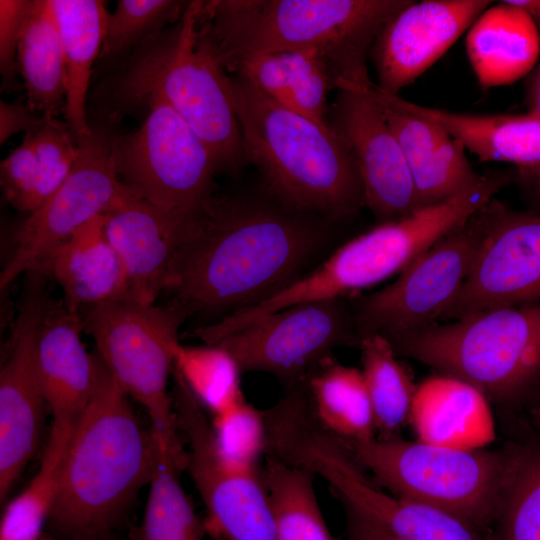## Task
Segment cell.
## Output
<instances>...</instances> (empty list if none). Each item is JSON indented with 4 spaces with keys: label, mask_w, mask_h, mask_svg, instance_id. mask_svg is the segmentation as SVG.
Masks as SVG:
<instances>
[{
    "label": "cell",
    "mask_w": 540,
    "mask_h": 540,
    "mask_svg": "<svg viewBox=\"0 0 540 540\" xmlns=\"http://www.w3.org/2000/svg\"><path fill=\"white\" fill-rule=\"evenodd\" d=\"M303 213L282 202L211 195L188 213L166 290L192 314L234 313L268 298L299 278L323 239Z\"/></svg>",
    "instance_id": "1"
},
{
    "label": "cell",
    "mask_w": 540,
    "mask_h": 540,
    "mask_svg": "<svg viewBox=\"0 0 540 540\" xmlns=\"http://www.w3.org/2000/svg\"><path fill=\"white\" fill-rule=\"evenodd\" d=\"M93 353L94 389L72 430L47 524L61 540H108L158 464V436Z\"/></svg>",
    "instance_id": "2"
},
{
    "label": "cell",
    "mask_w": 540,
    "mask_h": 540,
    "mask_svg": "<svg viewBox=\"0 0 540 540\" xmlns=\"http://www.w3.org/2000/svg\"><path fill=\"white\" fill-rule=\"evenodd\" d=\"M409 1L210 0L203 23L227 73L255 56L316 50L330 63L335 90L365 88L375 37Z\"/></svg>",
    "instance_id": "3"
},
{
    "label": "cell",
    "mask_w": 540,
    "mask_h": 540,
    "mask_svg": "<svg viewBox=\"0 0 540 540\" xmlns=\"http://www.w3.org/2000/svg\"><path fill=\"white\" fill-rule=\"evenodd\" d=\"M203 0L188 1L181 18L127 56L112 84L121 108L160 101L177 112L210 148L219 169L245 155L229 75L203 24Z\"/></svg>",
    "instance_id": "4"
},
{
    "label": "cell",
    "mask_w": 540,
    "mask_h": 540,
    "mask_svg": "<svg viewBox=\"0 0 540 540\" xmlns=\"http://www.w3.org/2000/svg\"><path fill=\"white\" fill-rule=\"evenodd\" d=\"M229 86L245 158L280 202L331 217L364 205L354 160L331 126L282 106L239 75H229Z\"/></svg>",
    "instance_id": "5"
},
{
    "label": "cell",
    "mask_w": 540,
    "mask_h": 540,
    "mask_svg": "<svg viewBox=\"0 0 540 540\" xmlns=\"http://www.w3.org/2000/svg\"><path fill=\"white\" fill-rule=\"evenodd\" d=\"M396 353L512 399L540 376V303L485 309L388 338Z\"/></svg>",
    "instance_id": "6"
},
{
    "label": "cell",
    "mask_w": 540,
    "mask_h": 540,
    "mask_svg": "<svg viewBox=\"0 0 540 540\" xmlns=\"http://www.w3.org/2000/svg\"><path fill=\"white\" fill-rule=\"evenodd\" d=\"M191 314L175 299L166 305L123 299L81 316L95 352L120 388L146 410L156 435L179 452L185 448L168 383L180 344L179 329Z\"/></svg>",
    "instance_id": "7"
},
{
    "label": "cell",
    "mask_w": 540,
    "mask_h": 540,
    "mask_svg": "<svg viewBox=\"0 0 540 540\" xmlns=\"http://www.w3.org/2000/svg\"><path fill=\"white\" fill-rule=\"evenodd\" d=\"M342 443L379 486L396 496L439 508L472 526L496 517L509 455L398 437Z\"/></svg>",
    "instance_id": "8"
},
{
    "label": "cell",
    "mask_w": 540,
    "mask_h": 540,
    "mask_svg": "<svg viewBox=\"0 0 540 540\" xmlns=\"http://www.w3.org/2000/svg\"><path fill=\"white\" fill-rule=\"evenodd\" d=\"M172 402L188 471L205 506L206 534L216 540H275V519L261 468L225 458L218 450L205 409L178 372Z\"/></svg>",
    "instance_id": "9"
},
{
    "label": "cell",
    "mask_w": 540,
    "mask_h": 540,
    "mask_svg": "<svg viewBox=\"0 0 540 540\" xmlns=\"http://www.w3.org/2000/svg\"><path fill=\"white\" fill-rule=\"evenodd\" d=\"M141 126L114 136L120 181L164 209L190 210L212 195L218 164L204 140L170 106L152 101Z\"/></svg>",
    "instance_id": "10"
},
{
    "label": "cell",
    "mask_w": 540,
    "mask_h": 540,
    "mask_svg": "<svg viewBox=\"0 0 540 540\" xmlns=\"http://www.w3.org/2000/svg\"><path fill=\"white\" fill-rule=\"evenodd\" d=\"M112 140L102 127H92L77 140L79 154L69 176L16 230L0 274L2 292L21 275L49 277L55 256L68 240L130 191L117 175Z\"/></svg>",
    "instance_id": "11"
},
{
    "label": "cell",
    "mask_w": 540,
    "mask_h": 540,
    "mask_svg": "<svg viewBox=\"0 0 540 540\" xmlns=\"http://www.w3.org/2000/svg\"><path fill=\"white\" fill-rule=\"evenodd\" d=\"M482 209L359 303L353 318L358 341L370 334L391 338L438 321L477 256L484 234Z\"/></svg>",
    "instance_id": "12"
},
{
    "label": "cell",
    "mask_w": 540,
    "mask_h": 540,
    "mask_svg": "<svg viewBox=\"0 0 540 540\" xmlns=\"http://www.w3.org/2000/svg\"><path fill=\"white\" fill-rule=\"evenodd\" d=\"M353 329L341 299L308 302L263 317L217 345L242 373L271 374L292 390L306 384L334 348L352 341Z\"/></svg>",
    "instance_id": "13"
},
{
    "label": "cell",
    "mask_w": 540,
    "mask_h": 540,
    "mask_svg": "<svg viewBox=\"0 0 540 540\" xmlns=\"http://www.w3.org/2000/svg\"><path fill=\"white\" fill-rule=\"evenodd\" d=\"M473 266L438 321L490 308L540 303V213L491 200Z\"/></svg>",
    "instance_id": "14"
},
{
    "label": "cell",
    "mask_w": 540,
    "mask_h": 540,
    "mask_svg": "<svg viewBox=\"0 0 540 540\" xmlns=\"http://www.w3.org/2000/svg\"><path fill=\"white\" fill-rule=\"evenodd\" d=\"M28 277L0 370L2 504L39 446L46 406L35 365L34 342L48 295L45 276L28 274Z\"/></svg>",
    "instance_id": "15"
},
{
    "label": "cell",
    "mask_w": 540,
    "mask_h": 540,
    "mask_svg": "<svg viewBox=\"0 0 540 540\" xmlns=\"http://www.w3.org/2000/svg\"><path fill=\"white\" fill-rule=\"evenodd\" d=\"M370 86L337 89L329 123L354 160L364 205L386 222L422 206L402 148Z\"/></svg>",
    "instance_id": "16"
},
{
    "label": "cell",
    "mask_w": 540,
    "mask_h": 540,
    "mask_svg": "<svg viewBox=\"0 0 540 540\" xmlns=\"http://www.w3.org/2000/svg\"><path fill=\"white\" fill-rule=\"evenodd\" d=\"M491 0H410L378 32L370 50L376 85L399 95L467 32Z\"/></svg>",
    "instance_id": "17"
},
{
    "label": "cell",
    "mask_w": 540,
    "mask_h": 540,
    "mask_svg": "<svg viewBox=\"0 0 540 540\" xmlns=\"http://www.w3.org/2000/svg\"><path fill=\"white\" fill-rule=\"evenodd\" d=\"M190 210L164 209L130 190L104 213L105 232L125 266L133 300L154 304L166 290Z\"/></svg>",
    "instance_id": "18"
},
{
    "label": "cell",
    "mask_w": 540,
    "mask_h": 540,
    "mask_svg": "<svg viewBox=\"0 0 540 540\" xmlns=\"http://www.w3.org/2000/svg\"><path fill=\"white\" fill-rule=\"evenodd\" d=\"M83 331L79 314L63 301L47 297L35 334L34 358L52 424L75 425L91 398L95 357L82 342Z\"/></svg>",
    "instance_id": "19"
},
{
    "label": "cell",
    "mask_w": 540,
    "mask_h": 540,
    "mask_svg": "<svg viewBox=\"0 0 540 540\" xmlns=\"http://www.w3.org/2000/svg\"><path fill=\"white\" fill-rule=\"evenodd\" d=\"M346 451L327 455L319 476L342 505L374 519L409 540H482L472 525L439 508L381 490Z\"/></svg>",
    "instance_id": "20"
},
{
    "label": "cell",
    "mask_w": 540,
    "mask_h": 540,
    "mask_svg": "<svg viewBox=\"0 0 540 540\" xmlns=\"http://www.w3.org/2000/svg\"><path fill=\"white\" fill-rule=\"evenodd\" d=\"M373 83L369 93L402 148L422 207L445 202L481 179L457 139L440 125L392 106L374 92Z\"/></svg>",
    "instance_id": "21"
},
{
    "label": "cell",
    "mask_w": 540,
    "mask_h": 540,
    "mask_svg": "<svg viewBox=\"0 0 540 540\" xmlns=\"http://www.w3.org/2000/svg\"><path fill=\"white\" fill-rule=\"evenodd\" d=\"M392 106L440 125L482 162H505L519 178L540 170V117L525 114H473L428 107L383 90Z\"/></svg>",
    "instance_id": "22"
},
{
    "label": "cell",
    "mask_w": 540,
    "mask_h": 540,
    "mask_svg": "<svg viewBox=\"0 0 540 540\" xmlns=\"http://www.w3.org/2000/svg\"><path fill=\"white\" fill-rule=\"evenodd\" d=\"M409 423L418 440L434 445L475 450L495 438L487 396L472 384L441 373L417 385Z\"/></svg>",
    "instance_id": "23"
},
{
    "label": "cell",
    "mask_w": 540,
    "mask_h": 540,
    "mask_svg": "<svg viewBox=\"0 0 540 540\" xmlns=\"http://www.w3.org/2000/svg\"><path fill=\"white\" fill-rule=\"evenodd\" d=\"M49 277L61 288L66 307L79 315L132 299L125 266L105 232L104 214L86 223L59 250Z\"/></svg>",
    "instance_id": "24"
},
{
    "label": "cell",
    "mask_w": 540,
    "mask_h": 540,
    "mask_svg": "<svg viewBox=\"0 0 540 540\" xmlns=\"http://www.w3.org/2000/svg\"><path fill=\"white\" fill-rule=\"evenodd\" d=\"M471 69L483 89L513 84L536 66L540 35L528 15L507 0L491 4L466 32Z\"/></svg>",
    "instance_id": "25"
},
{
    "label": "cell",
    "mask_w": 540,
    "mask_h": 540,
    "mask_svg": "<svg viewBox=\"0 0 540 540\" xmlns=\"http://www.w3.org/2000/svg\"><path fill=\"white\" fill-rule=\"evenodd\" d=\"M231 74L244 77L282 106L330 127L327 94L335 80L322 53L306 50L255 56Z\"/></svg>",
    "instance_id": "26"
},
{
    "label": "cell",
    "mask_w": 540,
    "mask_h": 540,
    "mask_svg": "<svg viewBox=\"0 0 540 540\" xmlns=\"http://www.w3.org/2000/svg\"><path fill=\"white\" fill-rule=\"evenodd\" d=\"M63 45L66 70L65 123L76 140L91 133L87 93L100 56L108 12L102 0H49Z\"/></svg>",
    "instance_id": "27"
},
{
    "label": "cell",
    "mask_w": 540,
    "mask_h": 540,
    "mask_svg": "<svg viewBox=\"0 0 540 540\" xmlns=\"http://www.w3.org/2000/svg\"><path fill=\"white\" fill-rule=\"evenodd\" d=\"M27 104L46 118L65 111L66 70L62 40L49 0H29L17 50Z\"/></svg>",
    "instance_id": "28"
},
{
    "label": "cell",
    "mask_w": 540,
    "mask_h": 540,
    "mask_svg": "<svg viewBox=\"0 0 540 540\" xmlns=\"http://www.w3.org/2000/svg\"><path fill=\"white\" fill-rule=\"evenodd\" d=\"M305 385L316 420L333 436L345 443L376 438L373 409L361 369L329 356Z\"/></svg>",
    "instance_id": "29"
},
{
    "label": "cell",
    "mask_w": 540,
    "mask_h": 540,
    "mask_svg": "<svg viewBox=\"0 0 540 540\" xmlns=\"http://www.w3.org/2000/svg\"><path fill=\"white\" fill-rule=\"evenodd\" d=\"M186 455L159 440V457L140 524L130 540H202L206 534L203 519L179 479L185 470Z\"/></svg>",
    "instance_id": "30"
},
{
    "label": "cell",
    "mask_w": 540,
    "mask_h": 540,
    "mask_svg": "<svg viewBox=\"0 0 540 540\" xmlns=\"http://www.w3.org/2000/svg\"><path fill=\"white\" fill-rule=\"evenodd\" d=\"M362 374L373 409L376 438H397L409 422L417 385L397 359L389 339L381 334L359 338Z\"/></svg>",
    "instance_id": "31"
},
{
    "label": "cell",
    "mask_w": 540,
    "mask_h": 540,
    "mask_svg": "<svg viewBox=\"0 0 540 540\" xmlns=\"http://www.w3.org/2000/svg\"><path fill=\"white\" fill-rule=\"evenodd\" d=\"M263 476L274 513L275 540H337L320 508L312 473L266 455Z\"/></svg>",
    "instance_id": "32"
},
{
    "label": "cell",
    "mask_w": 540,
    "mask_h": 540,
    "mask_svg": "<svg viewBox=\"0 0 540 540\" xmlns=\"http://www.w3.org/2000/svg\"><path fill=\"white\" fill-rule=\"evenodd\" d=\"M73 425L52 424L40 467L27 487L7 503L0 540H39L57 499L63 461Z\"/></svg>",
    "instance_id": "33"
},
{
    "label": "cell",
    "mask_w": 540,
    "mask_h": 540,
    "mask_svg": "<svg viewBox=\"0 0 540 540\" xmlns=\"http://www.w3.org/2000/svg\"><path fill=\"white\" fill-rule=\"evenodd\" d=\"M174 369L192 395L211 416L225 412L245 400L242 373L234 357L217 344H179Z\"/></svg>",
    "instance_id": "34"
},
{
    "label": "cell",
    "mask_w": 540,
    "mask_h": 540,
    "mask_svg": "<svg viewBox=\"0 0 540 540\" xmlns=\"http://www.w3.org/2000/svg\"><path fill=\"white\" fill-rule=\"evenodd\" d=\"M495 518L500 540H540V447L509 455Z\"/></svg>",
    "instance_id": "35"
},
{
    "label": "cell",
    "mask_w": 540,
    "mask_h": 540,
    "mask_svg": "<svg viewBox=\"0 0 540 540\" xmlns=\"http://www.w3.org/2000/svg\"><path fill=\"white\" fill-rule=\"evenodd\" d=\"M188 1L119 0L108 13L99 58L110 62L130 55L147 40L162 33L182 16Z\"/></svg>",
    "instance_id": "36"
},
{
    "label": "cell",
    "mask_w": 540,
    "mask_h": 540,
    "mask_svg": "<svg viewBox=\"0 0 540 540\" xmlns=\"http://www.w3.org/2000/svg\"><path fill=\"white\" fill-rule=\"evenodd\" d=\"M24 137L30 141L35 154L36 210L69 176L78 158L79 147L67 124L58 118H45L39 127Z\"/></svg>",
    "instance_id": "37"
},
{
    "label": "cell",
    "mask_w": 540,
    "mask_h": 540,
    "mask_svg": "<svg viewBox=\"0 0 540 540\" xmlns=\"http://www.w3.org/2000/svg\"><path fill=\"white\" fill-rule=\"evenodd\" d=\"M215 444L228 460L249 468H261L267 455L264 410L246 399L210 419Z\"/></svg>",
    "instance_id": "38"
},
{
    "label": "cell",
    "mask_w": 540,
    "mask_h": 540,
    "mask_svg": "<svg viewBox=\"0 0 540 540\" xmlns=\"http://www.w3.org/2000/svg\"><path fill=\"white\" fill-rule=\"evenodd\" d=\"M29 0H0L2 90L18 88L17 50Z\"/></svg>",
    "instance_id": "39"
},
{
    "label": "cell",
    "mask_w": 540,
    "mask_h": 540,
    "mask_svg": "<svg viewBox=\"0 0 540 540\" xmlns=\"http://www.w3.org/2000/svg\"><path fill=\"white\" fill-rule=\"evenodd\" d=\"M46 117L33 110L27 103L0 101V144L20 132H31L39 127Z\"/></svg>",
    "instance_id": "40"
},
{
    "label": "cell",
    "mask_w": 540,
    "mask_h": 540,
    "mask_svg": "<svg viewBox=\"0 0 540 540\" xmlns=\"http://www.w3.org/2000/svg\"><path fill=\"white\" fill-rule=\"evenodd\" d=\"M343 507L347 519L348 540H409L357 510L346 505Z\"/></svg>",
    "instance_id": "41"
},
{
    "label": "cell",
    "mask_w": 540,
    "mask_h": 540,
    "mask_svg": "<svg viewBox=\"0 0 540 540\" xmlns=\"http://www.w3.org/2000/svg\"><path fill=\"white\" fill-rule=\"evenodd\" d=\"M525 78L527 113L540 117V61Z\"/></svg>",
    "instance_id": "42"
},
{
    "label": "cell",
    "mask_w": 540,
    "mask_h": 540,
    "mask_svg": "<svg viewBox=\"0 0 540 540\" xmlns=\"http://www.w3.org/2000/svg\"><path fill=\"white\" fill-rule=\"evenodd\" d=\"M524 11L535 25L540 35V0H507Z\"/></svg>",
    "instance_id": "43"
},
{
    "label": "cell",
    "mask_w": 540,
    "mask_h": 540,
    "mask_svg": "<svg viewBox=\"0 0 540 540\" xmlns=\"http://www.w3.org/2000/svg\"><path fill=\"white\" fill-rule=\"evenodd\" d=\"M39 540H61L60 538L52 535L49 532H45Z\"/></svg>",
    "instance_id": "44"
}]
</instances>
